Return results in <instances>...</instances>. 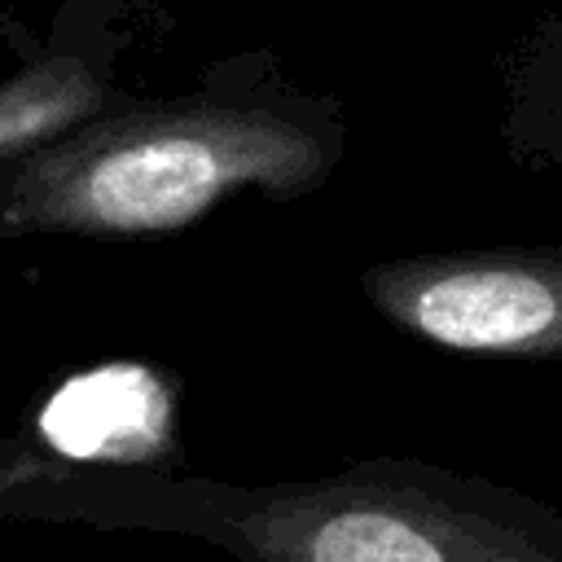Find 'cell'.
Here are the masks:
<instances>
[{"mask_svg": "<svg viewBox=\"0 0 562 562\" xmlns=\"http://www.w3.org/2000/svg\"><path fill=\"white\" fill-rule=\"evenodd\" d=\"M364 299L404 334L514 360H562V246L413 255L364 272Z\"/></svg>", "mask_w": 562, "mask_h": 562, "instance_id": "obj_3", "label": "cell"}, {"mask_svg": "<svg viewBox=\"0 0 562 562\" xmlns=\"http://www.w3.org/2000/svg\"><path fill=\"white\" fill-rule=\"evenodd\" d=\"M224 540L246 562H562V509L483 474L364 461L241 496Z\"/></svg>", "mask_w": 562, "mask_h": 562, "instance_id": "obj_2", "label": "cell"}, {"mask_svg": "<svg viewBox=\"0 0 562 562\" xmlns=\"http://www.w3.org/2000/svg\"><path fill=\"white\" fill-rule=\"evenodd\" d=\"M342 154L334 101L281 88L198 92L88 123L0 176V237H158L215 202L316 189Z\"/></svg>", "mask_w": 562, "mask_h": 562, "instance_id": "obj_1", "label": "cell"}, {"mask_svg": "<svg viewBox=\"0 0 562 562\" xmlns=\"http://www.w3.org/2000/svg\"><path fill=\"white\" fill-rule=\"evenodd\" d=\"M40 435L66 461L149 465L176 439V404L154 369L97 364L57 386L40 413Z\"/></svg>", "mask_w": 562, "mask_h": 562, "instance_id": "obj_4", "label": "cell"}]
</instances>
